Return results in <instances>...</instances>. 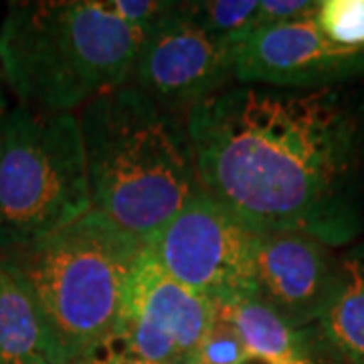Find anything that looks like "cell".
Instances as JSON below:
<instances>
[{
    "mask_svg": "<svg viewBox=\"0 0 364 364\" xmlns=\"http://www.w3.org/2000/svg\"><path fill=\"white\" fill-rule=\"evenodd\" d=\"M334 364H344V363H340V360H338V363H334Z\"/></svg>",
    "mask_w": 364,
    "mask_h": 364,
    "instance_id": "44dd1931",
    "label": "cell"
},
{
    "mask_svg": "<svg viewBox=\"0 0 364 364\" xmlns=\"http://www.w3.org/2000/svg\"><path fill=\"white\" fill-rule=\"evenodd\" d=\"M235 51L237 47L196 21L188 2H168L144 33L128 83L158 105L188 117L196 105L233 85Z\"/></svg>",
    "mask_w": 364,
    "mask_h": 364,
    "instance_id": "ba28073f",
    "label": "cell"
},
{
    "mask_svg": "<svg viewBox=\"0 0 364 364\" xmlns=\"http://www.w3.org/2000/svg\"><path fill=\"white\" fill-rule=\"evenodd\" d=\"M316 6L318 2H310V0H259L253 33L265 26L282 25V23L308 16L316 11Z\"/></svg>",
    "mask_w": 364,
    "mask_h": 364,
    "instance_id": "e0dca14e",
    "label": "cell"
},
{
    "mask_svg": "<svg viewBox=\"0 0 364 364\" xmlns=\"http://www.w3.org/2000/svg\"><path fill=\"white\" fill-rule=\"evenodd\" d=\"M144 243L91 208L77 221L0 253L39 314L51 364H77L112 334Z\"/></svg>",
    "mask_w": 364,
    "mask_h": 364,
    "instance_id": "277c9868",
    "label": "cell"
},
{
    "mask_svg": "<svg viewBox=\"0 0 364 364\" xmlns=\"http://www.w3.org/2000/svg\"><path fill=\"white\" fill-rule=\"evenodd\" d=\"M259 0H195L188 11L215 37L239 47L253 35Z\"/></svg>",
    "mask_w": 364,
    "mask_h": 364,
    "instance_id": "5bb4252c",
    "label": "cell"
},
{
    "mask_svg": "<svg viewBox=\"0 0 364 364\" xmlns=\"http://www.w3.org/2000/svg\"><path fill=\"white\" fill-rule=\"evenodd\" d=\"M0 364H51L31 296L0 263Z\"/></svg>",
    "mask_w": 364,
    "mask_h": 364,
    "instance_id": "4fadbf2b",
    "label": "cell"
},
{
    "mask_svg": "<svg viewBox=\"0 0 364 364\" xmlns=\"http://www.w3.org/2000/svg\"><path fill=\"white\" fill-rule=\"evenodd\" d=\"M9 114H11V107H9V102H6L4 91L0 90V148H2V138H4V130H6Z\"/></svg>",
    "mask_w": 364,
    "mask_h": 364,
    "instance_id": "ffe728a7",
    "label": "cell"
},
{
    "mask_svg": "<svg viewBox=\"0 0 364 364\" xmlns=\"http://www.w3.org/2000/svg\"><path fill=\"white\" fill-rule=\"evenodd\" d=\"M215 308L217 316L237 330L253 360L263 364H334L340 360L318 328L289 326L255 296Z\"/></svg>",
    "mask_w": 364,
    "mask_h": 364,
    "instance_id": "8fae6325",
    "label": "cell"
},
{
    "mask_svg": "<svg viewBox=\"0 0 364 364\" xmlns=\"http://www.w3.org/2000/svg\"><path fill=\"white\" fill-rule=\"evenodd\" d=\"M316 23L334 45L364 51V0H320Z\"/></svg>",
    "mask_w": 364,
    "mask_h": 364,
    "instance_id": "9a60e30c",
    "label": "cell"
},
{
    "mask_svg": "<svg viewBox=\"0 0 364 364\" xmlns=\"http://www.w3.org/2000/svg\"><path fill=\"white\" fill-rule=\"evenodd\" d=\"M142 39L109 0L11 2L0 25V73L18 105L77 114L130 81Z\"/></svg>",
    "mask_w": 364,
    "mask_h": 364,
    "instance_id": "3957f363",
    "label": "cell"
},
{
    "mask_svg": "<svg viewBox=\"0 0 364 364\" xmlns=\"http://www.w3.org/2000/svg\"><path fill=\"white\" fill-rule=\"evenodd\" d=\"M318 332L344 364H364V243L338 255L336 284Z\"/></svg>",
    "mask_w": 364,
    "mask_h": 364,
    "instance_id": "7c38bea8",
    "label": "cell"
},
{
    "mask_svg": "<svg viewBox=\"0 0 364 364\" xmlns=\"http://www.w3.org/2000/svg\"><path fill=\"white\" fill-rule=\"evenodd\" d=\"M358 77H364V51L342 49L326 39L316 23V11L259 28L235 51L239 85L322 90L342 87Z\"/></svg>",
    "mask_w": 364,
    "mask_h": 364,
    "instance_id": "9c48e42d",
    "label": "cell"
},
{
    "mask_svg": "<svg viewBox=\"0 0 364 364\" xmlns=\"http://www.w3.org/2000/svg\"><path fill=\"white\" fill-rule=\"evenodd\" d=\"M93 208L77 114L11 107L0 148V253Z\"/></svg>",
    "mask_w": 364,
    "mask_h": 364,
    "instance_id": "5b68a950",
    "label": "cell"
},
{
    "mask_svg": "<svg viewBox=\"0 0 364 364\" xmlns=\"http://www.w3.org/2000/svg\"><path fill=\"white\" fill-rule=\"evenodd\" d=\"M338 255L318 237L261 231L255 249V298L294 328H312L336 284Z\"/></svg>",
    "mask_w": 364,
    "mask_h": 364,
    "instance_id": "30bf717a",
    "label": "cell"
},
{
    "mask_svg": "<svg viewBox=\"0 0 364 364\" xmlns=\"http://www.w3.org/2000/svg\"><path fill=\"white\" fill-rule=\"evenodd\" d=\"M249 354L241 336L221 316H215L196 356V364H245Z\"/></svg>",
    "mask_w": 364,
    "mask_h": 364,
    "instance_id": "2e32d148",
    "label": "cell"
},
{
    "mask_svg": "<svg viewBox=\"0 0 364 364\" xmlns=\"http://www.w3.org/2000/svg\"><path fill=\"white\" fill-rule=\"evenodd\" d=\"M186 124L203 188L257 231L334 249L363 231L364 109L344 85H231Z\"/></svg>",
    "mask_w": 364,
    "mask_h": 364,
    "instance_id": "6da1fadb",
    "label": "cell"
},
{
    "mask_svg": "<svg viewBox=\"0 0 364 364\" xmlns=\"http://www.w3.org/2000/svg\"><path fill=\"white\" fill-rule=\"evenodd\" d=\"M259 233L200 186L144 249L182 286L225 306L255 296Z\"/></svg>",
    "mask_w": 364,
    "mask_h": 364,
    "instance_id": "8992f818",
    "label": "cell"
},
{
    "mask_svg": "<svg viewBox=\"0 0 364 364\" xmlns=\"http://www.w3.org/2000/svg\"><path fill=\"white\" fill-rule=\"evenodd\" d=\"M109 4L124 23L142 33L154 25L168 6L166 0H109Z\"/></svg>",
    "mask_w": 364,
    "mask_h": 364,
    "instance_id": "ac0fdd59",
    "label": "cell"
},
{
    "mask_svg": "<svg viewBox=\"0 0 364 364\" xmlns=\"http://www.w3.org/2000/svg\"><path fill=\"white\" fill-rule=\"evenodd\" d=\"M93 208L142 243L203 186L186 117L126 83L77 112Z\"/></svg>",
    "mask_w": 364,
    "mask_h": 364,
    "instance_id": "7a4b0ae2",
    "label": "cell"
},
{
    "mask_svg": "<svg viewBox=\"0 0 364 364\" xmlns=\"http://www.w3.org/2000/svg\"><path fill=\"white\" fill-rule=\"evenodd\" d=\"M217 308L182 286L144 249L117 312L116 324L100 348L150 364H196Z\"/></svg>",
    "mask_w": 364,
    "mask_h": 364,
    "instance_id": "52a82bcc",
    "label": "cell"
},
{
    "mask_svg": "<svg viewBox=\"0 0 364 364\" xmlns=\"http://www.w3.org/2000/svg\"><path fill=\"white\" fill-rule=\"evenodd\" d=\"M77 364H150L142 363V360H136L130 356H124V354H117V352L107 350V348H97L95 352H91L87 358H83Z\"/></svg>",
    "mask_w": 364,
    "mask_h": 364,
    "instance_id": "d6986e66",
    "label": "cell"
}]
</instances>
